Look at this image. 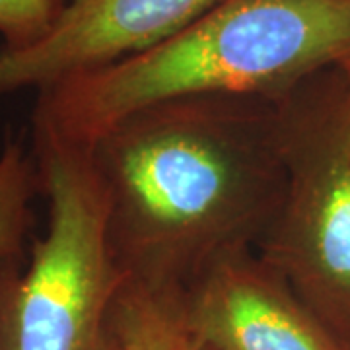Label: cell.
Here are the masks:
<instances>
[{
    "instance_id": "cell-1",
    "label": "cell",
    "mask_w": 350,
    "mask_h": 350,
    "mask_svg": "<svg viewBox=\"0 0 350 350\" xmlns=\"http://www.w3.org/2000/svg\"><path fill=\"white\" fill-rule=\"evenodd\" d=\"M129 280L185 290L255 250L286 187L278 100L187 96L129 113L90 144Z\"/></svg>"
},
{
    "instance_id": "cell-11",
    "label": "cell",
    "mask_w": 350,
    "mask_h": 350,
    "mask_svg": "<svg viewBox=\"0 0 350 350\" xmlns=\"http://www.w3.org/2000/svg\"><path fill=\"white\" fill-rule=\"evenodd\" d=\"M197 350H213V349H208V347H200V345H199V349H197Z\"/></svg>"
},
{
    "instance_id": "cell-9",
    "label": "cell",
    "mask_w": 350,
    "mask_h": 350,
    "mask_svg": "<svg viewBox=\"0 0 350 350\" xmlns=\"http://www.w3.org/2000/svg\"><path fill=\"white\" fill-rule=\"evenodd\" d=\"M68 0H0L2 49L22 51L45 38Z\"/></svg>"
},
{
    "instance_id": "cell-8",
    "label": "cell",
    "mask_w": 350,
    "mask_h": 350,
    "mask_svg": "<svg viewBox=\"0 0 350 350\" xmlns=\"http://www.w3.org/2000/svg\"><path fill=\"white\" fill-rule=\"evenodd\" d=\"M39 191L36 160L22 142L6 140L0 150V259L24 255L31 226V200Z\"/></svg>"
},
{
    "instance_id": "cell-6",
    "label": "cell",
    "mask_w": 350,
    "mask_h": 350,
    "mask_svg": "<svg viewBox=\"0 0 350 350\" xmlns=\"http://www.w3.org/2000/svg\"><path fill=\"white\" fill-rule=\"evenodd\" d=\"M220 0H68L45 38L22 51L0 47V96L53 86L165 43Z\"/></svg>"
},
{
    "instance_id": "cell-2",
    "label": "cell",
    "mask_w": 350,
    "mask_h": 350,
    "mask_svg": "<svg viewBox=\"0 0 350 350\" xmlns=\"http://www.w3.org/2000/svg\"><path fill=\"white\" fill-rule=\"evenodd\" d=\"M350 61V0H220L165 43L39 90L33 126L90 144L129 113L187 96L278 100Z\"/></svg>"
},
{
    "instance_id": "cell-3",
    "label": "cell",
    "mask_w": 350,
    "mask_h": 350,
    "mask_svg": "<svg viewBox=\"0 0 350 350\" xmlns=\"http://www.w3.org/2000/svg\"><path fill=\"white\" fill-rule=\"evenodd\" d=\"M31 156L47 228L27 261L0 259V350H123L113 310L129 278L90 146L33 126Z\"/></svg>"
},
{
    "instance_id": "cell-10",
    "label": "cell",
    "mask_w": 350,
    "mask_h": 350,
    "mask_svg": "<svg viewBox=\"0 0 350 350\" xmlns=\"http://www.w3.org/2000/svg\"><path fill=\"white\" fill-rule=\"evenodd\" d=\"M338 68H342V70H345L347 75H350V61H349V63L342 64V66H338Z\"/></svg>"
},
{
    "instance_id": "cell-7",
    "label": "cell",
    "mask_w": 350,
    "mask_h": 350,
    "mask_svg": "<svg viewBox=\"0 0 350 350\" xmlns=\"http://www.w3.org/2000/svg\"><path fill=\"white\" fill-rule=\"evenodd\" d=\"M113 325L123 350H197L185 313L183 290L152 288L126 280Z\"/></svg>"
},
{
    "instance_id": "cell-5",
    "label": "cell",
    "mask_w": 350,
    "mask_h": 350,
    "mask_svg": "<svg viewBox=\"0 0 350 350\" xmlns=\"http://www.w3.org/2000/svg\"><path fill=\"white\" fill-rule=\"evenodd\" d=\"M200 347L213 350H350L255 250L232 251L183 290Z\"/></svg>"
},
{
    "instance_id": "cell-4",
    "label": "cell",
    "mask_w": 350,
    "mask_h": 350,
    "mask_svg": "<svg viewBox=\"0 0 350 350\" xmlns=\"http://www.w3.org/2000/svg\"><path fill=\"white\" fill-rule=\"evenodd\" d=\"M278 107L286 187L255 251L350 342V75L321 70Z\"/></svg>"
}]
</instances>
